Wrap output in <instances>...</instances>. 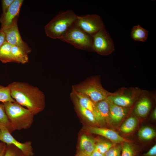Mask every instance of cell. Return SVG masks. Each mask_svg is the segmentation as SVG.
<instances>
[{"instance_id": "23", "label": "cell", "mask_w": 156, "mask_h": 156, "mask_svg": "<svg viewBox=\"0 0 156 156\" xmlns=\"http://www.w3.org/2000/svg\"><path fill=\"white\" fill-rule=\"evenodd\" d=\"M1 127L6 128L11 133L14 131L8 119L3 103H0V127Z\"/></svg>"}, {"instance_id": "24", "label": "cell", "mask_w": 156, "mask_h": 156, "mask_svg": "<svg viewBox=\"0 0 156 156\" xmlns=\"http://www.w3.org/2000/svg\"><path fill=\"white\" fill-rule=\"evenodd\" d=\"M75 101L78 111L83 117L92 123L95 124L98 122L94 115L91 111L82 107L75 101Z\"/></svg>"}, {"instance_id": "36", "label": "cell", "mask_w": 156, "mask_h": 156, "mask_svg": "<svg viewBox=\"0 0 156 156\" xmlns=\"http://www.w3.org/2000/svg\"><path fill=\"white\" fill-rule=\"evenodd\" d=\"M6 147L4 148L2 152L0 154V156H4L5 152Z\"/></svg>"}, {"instance_id": "13", "label": "cell", "mask_w": 156, "mask_h": 156, "mask_svg": "<svg viewBox=\"0 0 156 156\" xmlns=\"http://www.w3.org/2000/svg\"><path fill=\"white\" fill-rule=\"evenodd\" d=\"M70 95L72 99L75 101L81 107L91 111L98 122V114L96 104L88 96L72 90Z\"/></svg>"}, {"instance_id": "38", "label": "cell", "mask_w": 156, "mask_h": 156, "mask_svg": "<svg viewBox=\"0 0 156 156\" xmlns=\"http://www.w3.org/2000/svg\"><path fill=\"white\" fill-rule=\"evenodd\" d=\"M1 130H0V134H1Z\"/></svg>"}, {"instance_id": "12", "label": "cell", "mask_w": 156, "mask_h": 156, "mask_svg": "<svg viewBox=\"0 0 156 156\" xmlns=\"http://www.w3.org/2000/svg\"><path fill=\"white\" fill-rule=\"evenodd\" d=\"M88 130L90 133L105 137L114 143L130 142L129 140L122 137L116 131L111 129L90 127Z\"/></svg>"}, {"instance_id": "9", "label": "cell", "mask_w": 156, "mask_h": 156, "mask_svg": "<svg viewBox=\"0 0 156 156\" xmlns=\"http://www.w3.org/2000/svg\"><path fill=\"white\" fill-rule=\"evenodd\" d=\"M136 89H122L107 97V99L114 104L123 107L131 106L136 97L139 94Z\"/></svg>"}, {"instance_id": "37", "label": "cell", "mask_w": 156, "mask_h": 156, "mask_svg": "<svg viewBox=\"0 0 156 156\" xmlns=\"http://www.w3.org/2000/svg\"><path fill=\"white\" fill-rule=\"evenodd\" d=\"M77 156H90L85 155V154H84L80 153Z\"/></svg>"}, {"instance_id": "1", "label": "cell", "mask_w": 156, "mask_h": 156, "mask_svg": "<svg viewBox=\"0 0 156 156\" xmlns=\"http://www.w3.org/2000/svg\"><path fill=\"white\" fill-rule=\"evenodd\" d=\"M12 98L16 102L36 115L42 111L45 105V97L38 88L28 83L14 82L8 85Z\"/></svg>"}, {"instance_id": "7", "label": "cell", "mask_w": 156, "mask_h": 156, "mask_svg": "<svg viewBox=\"0 0 156 156\" xmlns=\"http://www.w3.org/2000/svg\"><path fill=\"white\" fill-rule=\"evenodd\" d=\"M76 25L92 36L105 27L101 18L96 14L77 15Z\"/></svg>"}, {"instance_id": "35", "label": "cell", "mask_w": 156, "mask_h": 156, "mask_svg": "<svg viewBox=\"0 0 156 156\" xmlns=\"http://www.w3.org/2000/svg\"><path fill=\"white\" fill-rule=\"evenodd\" d=\"M152 118L153 119H156V109L155 108L153 110L152 114Z\"/></svg>"}, {"instance_id": "11", "label": "cell", "mask_w": 156, "mask_h": 156, "mask_svg": "<svg viewBox=\"0 0 156 156\" xmlns=\"http://www.w3.org/2000/svg\"><path fill=\"white\" fill-rule=\"evenodd\" d=\"M23 0H14L3 16H1L0 21L1 29L11 25L14 20L18 17L20 9L23 2Z\"/></svg>"}, {"instance_id": "33", "label": "cell", "mask_w": 156, "mask_h": 156, "mask_svg": "<svg viewBox=\"0 0 156 156\" xmlns=\"http://www.w3.org/2000/svg\"><path fill=\"white\" fill-rule=\"evenodd\" d=\"M6 144L3 142H0V154L2 152L4 148L6 147Z\"/></svg>"}, {"instance_id": "16", "label": "cell", "mask_w": 156, "mask_h": 156, "mask_svg": "<svg viewBox=\"0 0 156 156\" xmlns=\"http://www.w3.org/2000/svg\"><path fill=\"white\" fill-rule=\"evenodd\" d=\"M96 144L92 139L85 135L81 137L79 148L80 153L90 155L94 151Z\"/></svg>"}, {"instance_id": "5", "label": "cell", "mask_w": 156, "mask_h": 156, "mask_svg": "<svg viewBox=\"0 0 156 156\" xmlns=\"http://www.w3.org/2000/svg\"><path fill=\"white\" fill-rule=\"evenodd\" d=\"M60 40L75 48L88 51H93L92 37L76 25L72 27Z\"/></svg>"}, {"instance_id": "10", "label": "cell", "mask_w": 156, "mask_h": 156, "mask_svg": "<svg viewBox=\"0 0 156 156\" xmlns=\"http://www.w3.org/2000/svg\"><path fill=\"white\" fill-rule=\"evenodd\" d=\"M0 141L7 145L12 144L20 150L26 156H33L34 155L32 143L31 141L21 143L16 140L11 133L6 128L0 127Z\"/></svg>"}, {"instance_id": "19", "label": "cell", "mask_w": 156, "mask_h": 156, "mask_svg": "<svg viewBox=\"0 0 156 156\" xmlns=\"http://www.w3.org/2000/svg\"><path fill=\"white\" fill-rule=\"evenodd\" d=\"M148 31L138 25L133 27L130 35L135 41L145 42L148 38Z\"/></svg>"}, {"instance_id": "26", "label": "cell", "mask_w": 156, "mask_h": 156, "mask_svg": "<svg viewBox=\"0 0 156 156\" xmlns=\"http://www.w3.org/2000/svg\"><path fill=\"white\" fill-rule=\"evenodd\" d=\"M114 144L110 142H103L96 144L94 152L105 154L110 148L114 146Z\"/></svg>"}, {"instance_id": "30", "label": "cell", "mask_w": 156, "mask_h": 156, "mask_svg": "<svg viewBox=\"0 0 156 156\" xmlns=\"http://www.w3.org/2000/svg\"><path fill=\"white\" fill-rule=\"evenodd\" d=\"M14 0H2V6L3 12L1 16L3 15L6 12L10 6L14 2Z\"/></svg>"}, {"instance_id": "32", "label": "cell", "mask_w": 156, "mask_h": 156, "mask_svg": "<svg viewBox=\"0 0 156 156\" xmlns=\"http://www.w3.org/2000/svg\"><path fill=\"white\" fill-rule=\"evenodd\" d=\"M5 41V34L0 29V47Z\"/></svg>"}, {"instance_id": "17", "label": "cell", "mask_w": 156, "mask_h": 156, "mask_svg": "<svg viewBox=\"0 0 156 156\" xmlns=\"http://www.w3.org/2000/svg\"><path fill=\"white\" fill-rule=\"evenodd\" d=\"M151 107V103L146 97H142L138 102L135 109V113L139 116H146L149 112Z\"/></svg>"}, {"instance_id": "28", "label": "cell", "mask_w": 156, "mask_h": 156, "mask_svg": "<svg viewBox=\"0 0 156 156\" xmlns=\"http://www.w3.org/2000/svg\"><path fill=\"white\" fill-rule=\"evenodd\" d=\"M124 143L122 146L121 156H134V149L129 142Z\"/></svg>"}, {"instance_id": "14", "label": "cell", "mask_w": 156, "mask_h": 156, "mask_svg": "<svg viewBox=\"0 0 156 156\" xmlns=\"http://www.w3.org/2000/svg\"><path fill=\"white\" fill-rule=\"evenodd\" d=\"M108 101L109 106V119L114 122H118L125 116L127 110L126 107L119 106Z\"/></svg>"}, {"instance_id": "22", "label": "cell", "mask_w": 156, "mask_h": 156, "mask_svg": "<svg viewBox=\"0 0 156 156\" xmlns=\"http://www.w3.org/2000/svg\"><path fill=\"white\" fill-rule=\"evenodd\" d=\"M156 132L152 128L149 127H145L141 129L138 131V135L141 139L144 140H149L155 138Z\"/></svg>"}, {"instance_id": "18", "label": "cell", "mask_w": 156, "mask_h": 156, "mask_svg": "<svg viewBox=\"0 0 156 156\" xmlns=\"http://www.w3.org/2000/svg\"><path fill=\"white\" fill-rule=\"evenodd\" d=\"M11 55L13 62L25 64L29 62L28 54L18 47L12 46Z\"/></svg>"}, {"instance_id": "27", "label": "cell", "mask_w": 156, "mask_h": 156, "mask_svg": "<svg viewBox=\"0 0 156 156\" xmlns=\"http://www.w3.org/2000/svg\"><path fill=\"white\" fill-rule=\"evenodd\" d=\"M4 156H26L18 148L12 144H8L6 145Z\"/></svg>"}, {"instance_id": "6", "label": "cell", "mask_w": 156, "mask_h": 156, "mask_svg": "<svg viewBox=\"0 0 156 156\" xmlns=\"http://www.w3.org/2000/svg\"><path fill=\"white\" fill-rule=\"evenodd\" d=\"M92 37L93 51L101 55H107L114 50V42L105 27Z\"/></svg>"}, {"instance_id": "31", "label": "cell", "mask_w": 156, "mask_h": 156, "mask_svg": "<svg viewBox=\"0 0 156 156\" xmlns=\"http://www.w3.org/2000/svg\"><path fill=\"white\" fill-rule=\"evenodd\" d=\"M144 156H156V145H154L146 153L143 154Z\"/></svg>"}, {"instance_id": "2", "label": "cell", "mask_w": 156, "mask_h": 156, "mask_svg": "<svg viewBox=\"0 0 156 156\" xmlns=\"http://www.w3.org/2000/svg\"><path fill=\"white\" fill-rule=\"evenodd\" d=\"M3 103L8 119L14 131L27 129L31 127L34 116L31 112L16 102Z\"/></svg>"}, {"instance_id": "20", "label": "cell", "mask_w": 156, "mask_h": 156, "mask_svg": "<svg viewBox=\"0 0 156 156\" xmlns=\"http://www.w3.org/2000/svg\"><path fill=\"white\" fill-rule=\"evenodd\" d=\"M12 46L5 41L0 47V61L3 63L13 62L11 55Z\"/></svg>"}, {"instance_id": "15", "label": "cell", "mask_w": 156, "mask_h": 156, "mask_svg": "<svg viewBox=\"0 0 156 156\" xmlns=\"http://www.w3.org/2000/svg\"><path fill=\"white\" fill-rule=\"evenodd\" d=\"M98 114V122H104L109 119V106L107 99L96 104Z\"/></svg>"}, {"instance_id": "3", "label": "cell", "mask_w": 156, "mask_h": 156, "mask_svg": "<svg viewBox=\"0 0 156 156\" xmlns=\"http://www.w3.org/2000/svg\"><path fill=\"white\" fill-rule=\"evenodd\" d=\"M77 16L72 10L60 12L45 26L47 36L60 40L76 25Z\"/></svg>"}, {"instance_id": "25", "label": "cell", "mask_w": 156, "mask_h": 156, "mask_svg": "<svg viewBox=\"0 0 156 156\" xmlns=\"http://www.w3.org/2000/svg\"><path fill=\"white\" fill-rule=\"evenodd\" d=\"M16 102L11 96L10 89L8 85L5 87L0 85V102Z\"/></svg>"}, {"instance_id": "29", "label": "cell", "mask_w": 156, "mask_h": 156, "mask_svg": "<svg viewBox=\"0 0 156 156\" xmlns=\"http://www.w3.org/2000/svg\"><path fill=\"white\" fill-rule=\"evenodd\" d=\"M122 146L121 145L114 146L105 154V156H121Z\"/></svg>"}, {"instance_id": "21", "label": "cell", "mask_w": 156, "mask_h": 156, "mask_svg": "<svg viewBox=\"0 0 156 156\" xmlns=\"http://www.w3.org/2000/svg\"><path fill=\"white\" fill-rule=\"evenodd\" d=\"M138 120L135 117H130L122 125L120 128V130L124 133H130L135 129Z\"/></svg>"}, {"instance_id": "4", "label": "cell", "mask_w": 156, "mask_h": 156, "mask_svg": "<svg viewBox=\"0 0 156 156\" xmlns=\"http://www.w3.org/2000/svg\"><path fill=\"white\" fill-rule=\"evenodd\" d=\"M72 90L87 96L95 104L106 99L112 93L103 88L99 76L92 77L80 83L73 85Z\"/></svg>"}, {"instance_id": "34", "label": "cell", "mask_w": 156, "mask_h": 156, "mask_svg": "<svg viewBox=\"0 0 156 156\" xmlns=\"http://www.w3.org/2000/svg\"><path fill=\"white\" fill-rule=\"evenodd\" d=\"M90 156H105V154H103L96 152H93Z\"/></svg>"}, {"instance_id": "8", "label": "cell", "mask_w": 156, "mask_h": 156, "mask_svg": "<svg viewBox=\"0 0 156 156\" xmlns=\"http://www.w3.org/2000/svg\"><path fill=\"white\" fill-rule=\"evenodd\" d=\"M18 17H17L14 20L10 25L0 29L5 34V41L12 46L21 48L28 54L31 51V50L21 38L17 24Z\"/></svg>"}]
</instances>
